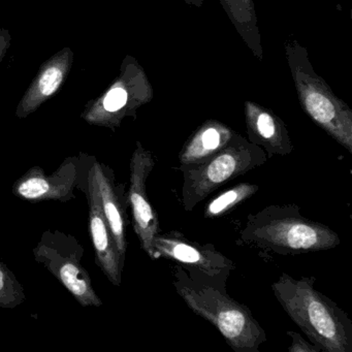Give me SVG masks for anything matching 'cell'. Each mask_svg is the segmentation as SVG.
Instances as JSON below:
<instances>
[{
	"instance_id": "cell-5",
	"label": "cell",
	"mask_w": 352,
	"mask_h": 352,
	"mask_svg": "<svg viewBox=\"0 0 352 352\" xmlns=\"http://www.w3.org/2000/svg\"><path fill=\"white\" fill-rule=\"evenodd\" d=\"M267 160L261 148L236 133L223 149L201 164L180 170L185 211H192L220 186L263 166Z\"/></svg>"
},
{
	"instance_id": "cell-3",
	"label": "cell",
	"mask_w": 352,
	"mask_h": 352,
	"mask_svg": "<svg viewBox=\"0 0 352 352\" xmlns=\"http://www.w3.org/2000/svg\"><path fill=\"white\" fill-rule=\"evenodd\" d=\"M240 238L245 244L279 255L329 250L341 243L335 230L305 217L296 204L270 205L250 214Z\"/></svg>"
},
{
	"instance_id": "cell-19",
	"label": "cell",
	"mask_w": 352,
	"mask_h": 352,
	"mask_svg": "<svg viewBox=\"0 0 352 352\" xmlns=\"http://www.w3.org/2000/svg\"><path fill=\"white\" fill-rule=\"evenodd\" d=\"M286 333L292 339V344L287 348L288 352H320L318 347H316L314 344L306 341L300 333L290 331Z\"/></svg>"
},
{
	"instance_id": "cell-18",
	"label": "cell",
	"mask_w": 352,
	"mask_h": 352,
	"mask_svg": "<svg viewBox=\"0 0 352 352\" xmlns=\"http://www.w3.org/2000/svg\"><path fill=\"white\" fill-rule=\"evenodd\" d=\"M63 81V72L58 67H50L43 74L40 80V90L44 96H49L54 94Z\"/></svg>"
},
{
	"instance_id": "cell-9",
	"label": "cell",
	"mask_w": 352,
	"mask_h": 352,
	"mask_svg": "<svg viewBox=\"0 0 352 352\" xmlns=\"http://www.w3.org/2000/svg\"><path fill=\"white\" fill-rule=\"evenodd\" d=\"M80 164V158H67L50 176L34 166L14 183V195L24 201L67 203L76 197L74 191L79 184Z\"/></svg>"
},
{
	"instance_id": "cell-16",
	"label": "cell",
	"mask_w": 352,
	"mask_h": 352,
	"mask_svg": "<svg viewBox=\"0 0 352 352\" xmlns=\"http://www.w3.org/2000/svg\"><path fill=\"white\" fill-rule=\"evenodd\" d=\"M153 96L146 94L131 96V92L125 86L117 85L104 98V109L109 114H116L118 119V115L124 111L126 112L129 110V112L135 114L138 107L151 102Z\"/></svg>"
},
{
	"instance_id": "cell-12",
	"label": "cell",
	"mask_w": 352,
	"mask_h": 352,
	"mask_svg": "<svg viewBox=\"0 0 352 352\" xmlns=\"http://www.w3.org/2000/svg\"><path fill=\"white\" fill-rule=\"evenodd\" d=\"M244 110L247 140L250 143L261 148L270 158L292 153L294 146L287 126L278 115L252 100L245 102Z\"/></svg>"
},
{
	"instance_id": "cell-7",
	"label": "cell",
	"mask_w": 352,
	"mask_h": 352,
	"mask_svg": "<svg viewBox=\"0 0 352 352\" xmlns=\"http://www.w3.org/2000/svg\"><path fill=\"white\" fill-rule=\"evenodd\" d=\"M155 166L153 154L137 143L129 164V205L133 214V230L143 250L153 261V241L160 232V220L147 195V180Z\"/></svg>"
},
{
	"instance_id": "cell-15",
	"label": "cell",
	"mask_w": 352,
	"mask_h": 352,
	"mask_svg": "<svg viewBox=\"0 0 352 352\" xmlns=\"http://www.w3.org/2000/svg\"><path fill=\"white\" fill-rule=\"evenodd\" d=\"M259 186L251 183H239L210 201L204 212L206 219H216L228 214L243 201L256 195Z\"/></svg>"
},
{
	"instance_id": "cell-10",
	"label": "cell",
	"mask_w": 352,
	"mask_h": 352,
	"mask_svg": "<svg viewBox=\"0 0 352 352\" xmlns=\"http://www.w3.org/2000/svg\"><path fill=\"white\" fill-rule=\"evenodd\" d=\"M86 179V192L89 201V232L96 252V265L113 285L120 286L125 261L119 254L116 243L102 212L96 182L89 173H87Z\"/></svg>"
},
{
	"instance_id": "cell-11",
	"label": "cell",
	"mask_w": 352,
	"mask_h": 352,
	"mask_svg": "<svg viewBox=\"0 0 352 352\" xmlns=\"http://www.w3.org/2000/svg\"><path fill=\"white\" fill-rule=\"evenodd\" d=\"M88 173L96 182L102 212L116 243L119 254L125 261L127 251L126 210L129 205L124 186L116 184L112 168L102 162L94 160Z\"/></svg>"
},
{
	"instance_id": "cell-6",
	"label": "cell",
	"mask_w": 352,
	"mask_h": 352,
	"mask_svg": "<svg viewBox=\"0 0 352 352\" xmlns=\"http://www.w3.org/2000/svg\"><path fill=\"white\" fill-rule=\"evenodd\" d=\"M84 253L75 236L58 230H46L34 249V259L60 281L82 307H100L102 300L81 263Z\"/></svg>"
},
{
	"instance_id": "cell-2",
	"label": "cell",
	"mask_w": 352,
	"mask_h": 352,
	"mask_svg": "<svg viewBox=\"0 0 352 352\" xmlns=\"http://www.w3.org/2000/svg\"><path fill=\"white\" fill-rule=\"evenodd\" d=\"M315 277L283 273L272 292L289 318L320 352H352V322L347 313L315 288Z\"/></svg>"
},
{
	"instance_id": "cell-14",
	"label": "cell",
	"mask_w": 352,
	"mask_h": 352,
	"mask_svg": "<svg viewBox=\"0 0 352 352\" xmlns=\"http://www.w3.org/2000/svg\"><path fill=\"white\" fill-rule=\"evenodd\" d=\"M219 3L253 56L263 61V48L254 0H219Z\"/></svg>"
},
{
	"instance_id": "cell-8",
	"label": "cell",
	"mask_w": 352,
	"mask_h": 352,
	"mask_svg": "<svg viewBox=\"0 0 352 352\" xmlns=\"http://www.w3.org/2000/svg\"><path fill=\"white\" fill-rule=\"evenodd\" d=\"M164 258L187 270L201 272L211 277L228 279L236 269L232 259L222 254L213 244L195 242L177 230L158 234L153 241V261Z\"/></svg>"
},
{
	"instance_id": "cell-20",
	"label": "cell",
	"mask_w": 352,
	"mask_h": 352,
	"mask_svg": "<svg viewBox=\"0 0 352 352\" xmlns=\"http://www.w3.org/2000/svg\"><path fill=\"white\" fill-rule=\"evenodd\" d=\"M186 5L192 6V7L201 9L205 3V0H183Z\"/></svg>"
},
{
	"instance_id": "cell-13",
	"label": "cell",
	"mask_w": 352,
	"mask_h": 352,
	"mask_svg": "<svg viewBox=\"0 0 352 352\" xmlns=\"http://www.w3.org/2000/svg\"><path fill=\"white\" fill-rule=\"evenodd\" d=\"M236 135L223 122L209 119L188 138L179 153V170L205 162L223 149Z\"/></svg>"
},
{
	"instance_id": "cell-4",
	"label": "cell",
	"mask_w": 352,
	"mask_h": 352,
	"mask_svg": "<svg viewBox=\"0 0 352 352\" xmlns=\"http://www.w3.org/2000/svg\"><path fill=\"white\" fill-rule=\"evenodd\" d=\"M286 61L305 114L352 153V110L315 72L308 51L296 40L284 43Z\"/></svg>"
},
{
	"instance_id": "cell-17",
	"label": "cell",
	"mask_w": 352,
	"mask_h": 352,
	"mask_svg": "<svg viewBox=\"0 0 352 352\" xmlns=\"http://www.w3.org/2000/svg\"><path fill=\"white\" fill-rule=\"evenodd\" d=\"M25 300L23 286L11 269L0 261V308L14 309Z\"/></svg>"
},
{
	"instance_id": "cell-1",
	"label": "cell",
	"mask_w": 352,
	"mask_h": 352,
	"mask_svg": "<svg viewBox=\"0 0 352 352\" xmlns=\"http://www.w3.org/2000/svg\"><path fill=\"white\" fill-rule=\"evenodd\" d=\"M226 281L179 265L173 285L188 308L212 323L234 351L259 352L267 333L250 309L230 296Z\"/></svg>"
}]
</instances>
